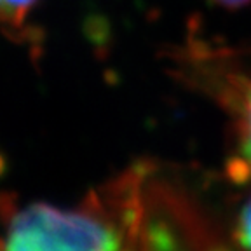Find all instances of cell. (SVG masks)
Instances as JSON below:
<instances>
[{
  "label": "cell",
  "mask_w": 251,
  "mask_h": 251,
  "mask_svg": "<svg viewBox=\"0 0 251 251\" xmlns=\"http://www.w3.org/2000/svg\"><path fill=\"white\" fill-rule=\"evenodd\" d=\"M239 124L241 149H243V155L246 157L248 164L251 166V86L248 87L243 96Z\"/></svg>",
  "instance_id": "3"
},
{
  "label": "cell",
  "mask_w": 251,
  "mask_h": 251,
  "mask_svg": "<svg viewBox=\"0 0 251 251\" xmlns=\"http://www.w3.org/2000/svg\"><path fill=\"white\" fill-rule=\"evenodd\" d=\"M0 251H133L121 224L98 204L58 208L37 202L11 220Z\"/></svg>",
  "instance_id": "1"
},
{
  "label": "cell",
  "mask_w": 251,
  "mask_h": 251,
  "mask_svg": "<svg viewBox=\"0 0 251 251\" xmlns=\"http://www.w3.org/2000/svg\"><path fill=\"white\" fill-rule=\"evenodd\" d=\"M237 239L246 251H251V197L243 204L237 216Z\"/></svg>",
  "instance_id": "4"
},
{
  "label": "cell",
  "mask_w": 251,
  "mask_h": 251,
  "mask_svg": "<svg viewBox=\"0 0 251 251\" xmlns=\"http://www.w3.org/2000/svg\"><path fill=\"white\" fill-rule=\"evenodd\" d=\"M215 4L222 5V7H227V9H237V7H243V5L250 4L251 0H211Z\"/></svg>",
  "instance_id": "5"
},
{
  "label": "cell",
  "mask_w": 251,
  "mask_h": 251,
  "mask_svg": "<svg viewBox=\"0 0 251 251\" xmlns=\"http://www.w3.org/2000/svg\"><path fill=\"white\" fill-rule=\"evenodd\" d=\"M40 0H0V28L20 30Z\"/></svg>",
  "instance_id": "2"
}]
</instances>
